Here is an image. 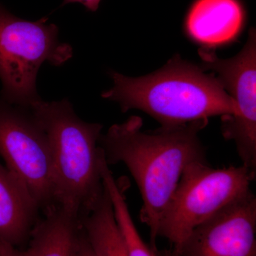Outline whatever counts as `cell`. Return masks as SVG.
<instances>
[{"label":"cell","instance_id":"6da1fadb","mask_svg":"<svg viewBox=\"0 0 256 256\" xmlns=\"http://www.w3.org/2000/svg\"><path fill=\"white\" fill-rule=\"evenodd\" d=\"M208 124L202 120L144 132L142 119L131 116L99 138L107 164L122 163L137 184L142 198L140 218L149 228L154 250L160 224L184 171L192 163L207 162L198 134Z\"/></svg>","mask_w":256,"mask_h":256},{"label":"cell","instance_id":"7a4b0ae2","mask_svg":"<svg viewBox=\"0 0 256 256\" xmlns=\"http://www.w3.org/2000/svg\"><path fill=\"white\" fill-rule=\"evenodd\" d=\"M114 86L102 97L122 112L138 109L161 126H178L214 116H236V105L213 73L176 56L154 73L132 78L111 72Z\"/></svg>","mask_w":256,"mask_h":256},{"label":"cell","instance_id":"3957f363","mask_svg":"<svg viewBox=\"0 0 256 256\" xmlns=\"http://www.w3.org/2000/svg\"><path fill=\"white\" fill-rule=\"evenodd\" d=\"M30 110L48 138L55 204L82 220L104 190L100 173L104 152L98 144L102 126L82 120L67 99L42 100Z\"/></svg>","mask_w":256,"mask_h":256},{"label":"cell","instance_id":"277c9868","mask_svg":"<svg viewBox=\"0 0 256 256\" xmlns=\"http://www.w3.org/2000/svg\"><path fill=\"white\" fill-rule=\"evenodd\" d=\"M18 18L0 4L1 100L31 110L42 99L36 77L42 64L60 66L73 56L72 47L58 40V28L47 24Z\"/></svg>","mask_w":256,"mask_h":256},{"label":"cell","instance_id":"5b68a950","mask_svg":"<svg viewBox=\"0 0 256 256\" xmlns=\"http://www.w3.org/2000/svg\"><path fill=\"white\" fill-rule=\"evenodd\" d=\"M256 173L244 165L215 169L196 162L184 171L159 229L178 252L192 230L252 192Z\"/></svg>","mask_w":256,"mask_h":256},{"label":"cell","instance_id":"8992f818","mask_svg":"<svg viewBox=\"0 0 256 256\" xmlns=\"http://www.w3.org/2000/svg\"><path fill=\"white\" fill-rule=\"evenodd\" d=\"M0 156L41 210L55 204L48 138L30 110L0 99Z\"/></svg>","mask_w":256,"mask_h":256},{"label":"cell","instance_id":"52a82bcc","mask_svg":"<svg viewBox=\"0 0 256 256\" xmlns=\"http://www.w3.org/2000/svg\"><path fill=\"white\" fill-rule=\"evenodd\" d=\"M202 68L210 70L236 105V116L222 117L224 138L236 146L242 164L256 172V34L252 28L242 52L230 58H218L202 48Z\"/></svg>","mask_w":256,"mask_h":256},{"label":"cell","instance_id":"ba28073f","mask_svg":"<svg viewBox=\"0 0 256 256\" xmlns=\"http://www.w3.org/2000/svg\"><path fill=\"white\" fill-rule=\"evenodd\" d=\"M176 252L180 256H256L255 194L250 192L198 226Z\"/></svg>","mask_w":256,"mask_h":256},{"label":"cell","instance_id":"9c48e42d","mask_svg":"<svg viewBox=\"0 0 256 256\" xmlns=\"http://www.w3.org/2000/svg\"><path fill=\"white\" fill-rule=\"evenodd\" d=\"M245 20L240 0H196L186 15L185 31L202 48L210 50L234 41Z\"/></svg>","mask_w":256,"mask_h":256},{"label":"cell","instance_id":"30bf717a","mask_svg":"<svg viewBox=\"0 0 256 256\" xmlns=\"http://www.w3.org/2000/svg\"><path fill=\"white\" fill-rule=\"evenodd\" d=\"M40 210L25 185L0 163V242L16 246L30 237Z\"/></svg>","mask_w":256,"mask_h":256},{"label":"cell","instance_id":"8fae6325","mask_svg":"<svg viewBox=\"0 0 256 256\" xmlns=\"http://www.w3.org/2000/svg\"><path fill=\"white\" fill-rule=\"evenodd\" d=\"M44 212L32 229L26 256H77L82 232L80 218L57 204Z\"/></svg>","mask_w":256,"mask_h":256},{"label":"cell","instance_id":"7c38bea8","mask_svg":"<svg viewBox=\"0 0 256 256\" xmlns=\"http://www.w3.org/2000/svg\"><path fill=\"white\" fill-rule=\"evenodd\" d=\"M82 223L86 236L98 255L127 256L108 195L100 197Z\"/></svg>","mask_w":256,"mask_h":256},{"label":"cell","instance_id":"4fadbf2b","mask_svg":"<svg viewBox=\"0 0 256 256\" xmlns=\"http://www.w3.org/2000/svg\"><path fill=\"white\" fill-rule=\"evenodd\" d=\"M102 182L112 202L114 218L126 247L127 256H163L144 242L133 222L122 188L110 169L102 172Z\"/></svg>","mask_w":256,"mask_h":256},{"label":"cell","instance_id":"5bb4252c","mask_svg":"<svg viewBox=\"0 0 256 256\" xmlns=\"http://www.w3.org/2000/svg\"><path fill=\"white\" fill-rule=\"evenodd\" d=\"M77 256H99L88 240L82 227V235L79 240Z\"/></svg>","mask_w":256,"mask_h":256},{"label":"cell","instance_id":"9a60e30c","mask_svg":"<svg viewBox=\"0 0 256 256\" xmlns=\"http://www.w3.org/2000/svg\"><path fill=\"white\" fill-rule=\"evenodd\" d=\"M0 256H26L25 252L18 250L16 246L6 242H0Z\"/></svg>","mask_w":256,"mask_h":256},{"label":"cell","instance_id":"2e32d148","mask_svg":"<svg viewBox=\"0 0 256 256\" xmlns=\"http://www.w3.org/2000/svg\"><path fill=\"white\" fill-rule=\"evenodd\" d=\"M101 0H64L63 4H72V3H79L84 5L89 11L96 12L98 9Z\"/></svg>","mask_w":256,"mask_h":256},{"label":"cell","instance_id":"e0dca14e","mask_svg":"<svg viewBox=\"0 0 256 256\" xmlns=\"http://www.w3.org/2000/svg\"><path fill=\"white\" fill-rule=\"evenodd\" d=\"M163 256H180L178 254L173 250H168V252H162Z\"/></svg>","mask_w":256,"mask_h":256}]
</instances>
